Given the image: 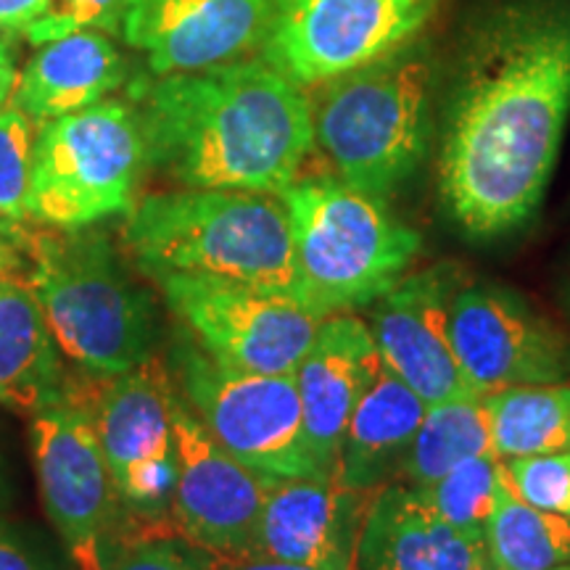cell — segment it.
I'll list each match as a JSON object with an SVG mask.
<instances>
[{
  "instance_id": "obj_1",
  "label": "cell",
  "mask_w": 570,
  "mask_h": 570,
  "mask_svg": "<svg viewBox=\"0 0 570 570\" xmlns=\"http://www.w3.org/2000/svg\"><path fill=\"white\" fill-rule=\"evenodd\" d=\"M570 114V0H508L468 30L446 98L439 196L468 238L537 214Z\"/></svg>"
},
{
  "instance_id": "obj_2",
  "label": "cell",
  "mask_w": 570,
  "mask_h": 570,
  "mask_svg": "<svg viewBox=\"0 0 570 570\" xmlns=\"http://www.w3.org/2000/svg\"><path fill=\"white\" fill-rule=\"evenodd\" d=\"M146 164L180 188L281 196L315 148L309 92L262 59L138 80Z\"/></svg>"
},
{
  "instance_id": "obj_3",
  "label": "cell",
  "mask_w": 570,
  "mask_h": 570,
  "mask_svg": "<svg viewBox=\"0 0 570 570\" xmlns=\"http://www.w3.org/2000/svg\"><path fill=\"white\" fill-rule=\"evenodd\" d=\"M125 244L142 275H202L298 298L294 233L275 194L180 188L127 214Z\"/></svg>"
},
{
  "instance_id": "obj_4",
  "label": "cell",
  "mask_w": 570,
  "mask_h": 570,
  "mask_svg": "<svg viewBox=\"0 0 570 570\" xmlns=\"http://www.w3.org/2000/svg\"><path fill=\"white\" fill-rule=\"evenodd\" d=\"M24 254L27 285L56 346L85 375H122L156 354L161 325L151 291L127 273L104 233H24Z\"/></svg>"
},
{
  "instance_id": "obj_5",
  "label": "cell",
  "mask_w": 570,
  "mask_h": 570,
  "mask_svg": "<svg viewBox=\"0 0 570 570\" xmlns=\"http://www.w3.org/2000/svg\"><path fill=\"white\" fill-rule=\"evenodd\" d=\"M312 90L315 148L341 180L389 202L417 175L433 135V61L423 40Z\"/></svg>"
},
{
  "instance_id": "obj_6",
  "label": "cell",
  "mask_w": 570,
  "mask_h": 570,
  "mask_svg": "<svg viewBox=\"0 0 570 570\" xmlns=\"http://www.w3.org/2000/svg\"><path fill=\"white\" fill-rule=\"evenodd\" d=\"M294 233L298 302L320 317L375 304L407 275L420 235L338 175H298L281 194Z\"/></svg>"
},
{
  "instance_id": "obj_7",
  "label": "cell",
  "mask_w": 570,
  "mask_h": 570,
  "mask_svg": "<svg viewBox=\"0 0 570 570\" xmlns=\"http://www.w3.org/2000/svg\"><path fill=\"white\" fill-rule=\"evenodd\" d=\"M146 167L132 104L101 101L40 127L35 138L27 217L53 230H82L130 214Z\"/></svg>"
},
{
  "instance_id": "obj_8",
  "label": "cell",
  "mask_w": 570,
  "mask_h": 570,
  "mask_svg": "<svg viewBox=\"0 0 570 570\" xmlns=\"http://www.w3.org/2000/svg\"><path fill=\"white\" fill-rule=\"evenodd\" d=\"M104 383L90 396L67 386V399L90 412L101 439L122 508V547L169 539L167 515L177 483V386L169 365L154 354L122 375L104 377Z\"/></svg>"
},
{
  "instance_id": "obj_9",
  "label": "cell",
  "mask_w": 570,
  "mask_h": 570,
  "mask_svg": "<svg viewBox=\"0 0 570 570\" xmlns=\"http://www.w3.org/2000/svg\"><path fill=\"white\" fill-rule=\"evenodd\" d=\"M175 386L206 431L235 460L267 479H333L306 439L296 375L246 373L219 365L188 333L169 346Z\"/></svg>"
},
{
  "instance_id": "obj_10",
  "label": "cell",
  "mask_w": 570,
  "mask_h": 570,
  "mask_svg": "<svg viewBox=\"0 0 570 570\" xmlns=\"http://www.w3.org/2000/svg\"><path fill=\"white\" fill-rule=\"evenodd\" d=\"M169 312L219 365L246 373H296L323 317L294 296L202 275H159Z\"/></svg>"
},
{
  "instance_id": "obj_11",
  "label": "cell",
  "mask_w": 570,
  "mask_h": 570,
  "mask_svg": "<svg viewBox=\"0 0 570 570\" xmlns=\"http://www.w3.org/2000/svg\"><path fill=\"white\" fill-rule=\"evenodd\" d=\"M439 0H275L259 59L317 88L417 38Z\"/></svg>"
},
{
  "instance_id": "obj_12",
  "label": "cell",
  "mask_w": 570,
  "mask_h": 570,
  "mask_svg": "<svg viewBox=\"0 0 570 570\" xmlns=\"http://www.w3.org/2000/svg\"><path fill=\"white\" fill-rule=\"evenodd\" d=\"M30 444L53 529L80 570H104L119 541L122 508L90 412L71 399L40 410Z\"/></svg>"
},
{
  "instance_id": "obj_13",
  "label": "cell",
  "mask_w": 570,
  "mask_h": 570,
  "mask_svg": "<svg viewBox=\"0 0 570 570\" xmlns=\"http://www.w3.org/2000/svg\"><path fill=\"white\" fill-rule=\"evenodd\" d=\"M177 483L167 537L212 554H244L277 479L254 473L233 458L194 415L177 391Z\"/></svg>"
},
{
  "instance_id": "obj_14",
  "label": "cell",
  "mask_w": 570,
  "mask_h": 570,
  "mask_svg": "<svg viewBox=\"0 0 570 570\" xmlns=\"http://www.w3.org/2000/svg\"><path fill=\"white\" fill-rule=\"evenodd\" d=\"M449 331L462 377L479 396L558 383L568 375V348L558 327L499 285H462L454 294Z\"/></svg>"
},
{
  "instance_id": "obj_15",
  "label": "cell",
  "mask_w": 570,
  "mask_h": 570,
  "mask_svg": "<svg viewBox=\"0 0 570 570\" xmlns=\"http://www.w3.org/2000/svg\"><path fill=\"white\" fill-rule=\"evenodd\" d=\"M465 283L460 265L439 262L404 275L389 294L370 304L367 327L383 367L425 404L473 391L462 377L449 331L454 294Z\"/></svg>"
},
{
  "instance_id": "obj_16",
  "label": "cell",
  "mask_w": 570,
  "mask_h": 570,
  "mask_svg": "<svg viewBox=\"0 0 570 570\" xmlns=\"http://www.w3.org/2000/svg\"><path fill=\"white\" fill-rule=\"evenodd\" d=\"M275 0H125L122 35L151 75L202 71L252 59Z\"/></svg>"
},
{
  "instance_id": "obj_17",
  "label": "cell",
  "mask_w": 570,
  "mask_h": 570,
  "mask_svg": "<svg viewBox=\"0 0 570 570\" xmlns=\"http://www.w3.org/2000/svg\"><path fill=\"white\" fill-rule=\"evenodd\" d=\"M373 333L354 312L325 317L296 367L304 428L320 470L336 475L341 444L354 410L383 373Z\"/></svg>"
},
{
  "instance_id": "obj_18",
  "label": "cell",
  "mask_w": 570,
  "mask_h": 570,
  "mask_svg": "<svg viewBox=\"0 0 570 570\" xmlns=\"http://www.w3.org/2000/svg\"><path fill=\"white\" fill-rule=\"evenodd\" d=\"M373 494L333 479H277L262 508L252 554L320 568H354Z\"/></svg>"
},
{
  "instance_id": "obj_19",
  "label": "cell",
  "mask_w": 570,
  "mask_h": 570,
  "mask_svg": "<svg viewBox=\"0 0 570 570\" xmlns=\"http://www.w3.org/2000/svg\"><path fill=\"white\" fill-rule=\"evenodd\" d=\"M487 558V539L449 525L423 491L394 481L370 499L352 570H473Z\"/></svg>"
},
{
  "instance_id": "obj_20",
  "label": "cell",
  "mask_w": 570,
  "mask_h": 570,
  "mask_svg": "<svg viewBox=\"0 0 570 570\" xmlns=\"http://www.w3.org/2000/svg\"><path fill=\"white\" fill-rule=\"evenodd\" d=\"M127 77V63L96 30H80L46 42L27 63L11 104L32 122H51L106 101Z\"/></svg>"
},
{
  "instance_id": "obj_21",
  "label": "cell",
  "mask_w": 570,
  "mask_h": 570,
  "mask_svg": "<svg viewBox=\"0 0 570 570\" xmlns=\"http://www.w3.org/2000/svg\"><path fill=\"white\" fill-rule=\"evenodd\" d=\"M425 410L428 404L407 383L383 370L346 428L336 465L341 487L375 494L377 489L402 481Z\"/></svg>"
},
{
  "instance_id": "obj_22",
  "label": "cell",
  "mask_w": 570,
  "mask_h": 570,
  "mask_svg": "<svg viewBox=\"0 0 570 570\" xmlns=\"http://www.w3.org/2000/svg\"><path fill=\"white\" fill-rule=\"evenodd\" d=\"M67 399L51 327L27 281L0 283V404L38 415Z\"/></svg>"
},
{
  "instance_id": "obj_23",
  "label": "cell",
  "mask_w": 570,
  "mask_h": 570,
  "mask_svg": "<svg viewBox=\"0 0 570 570\" xmlns=\"http://www.w3.org/2000/svg\"><path fill=\"white\" fill-rule=\"evenodd\" d=\"M502 460L570 452V383H531L483 396Z\"/></svg>"
},
{
  "instance_id": "obj_24",
  "label": "cell",
  "mask_w": 570,
  "mask_h": 570,
  "mask_svg": "<svg viewBox=\"0 0 570 570\" xmlns=\"http://www.w3.org/2000/svg\"><path fill=\"white\" fill-rule=\"evenodd\" d=\"M489 452H494V441L483 396L470 391L444 399L428 404L423 423L412 439L402 481L423 491L465 460Z\"/></svg>"
},
{
  "instance_id": "obj_25",
  "label": "cell",
  "mask_w": 570,
  "mask_h": 570,
  "mask_svg": "<svg viewBox=\"0 0 570 570\" xmlns=\"http://www.w3.org/2000/svg\"><path fill=\"white\" fill-rule=\"evenodd\" d=\"M487 550L502 570H554L570 562V518L531 508L504 489L487 525Z\"/></svg>"
},
{
  "instance_id": "obj_26",
  "label": "cell",
  "mask_w": 570,
  "mask_h": 570,
  "mask_svg": "<svg viewBox=\"0 0 570 570\" xmlns=\"http://www.w3.org/2000/svg\"><path fill=\"white\" fill-rule=\"evenodd\" d=\"M502 489L504 460L497 452H489L449 470L444 479L423 489V497L449 525L487 539V525L494 515Z\"/></svg>"
},
{
  "instance_id": "obj_27",
  "label": "cell",
  "mask_w": 570,
  "mask_h": 570,
  "mask_svg": "<svg viewBox=\"0 0 570 570\" xmlns=\"http://www.w3.org/2000/svg\"><path fill=\"white\" fill-rule=\"evenodd\" d=\"M32 119L17 106H0V219L21 225L32 175Z\"/></svg>"
},
{
  "instance_id": "obj_28",
  "label": "cell",
  "mask_w": 570,
  "mask_h": 570,
  "mask_svg": "<svg viewBox=\"0 0 570 570\" xmlns=\"http://www.w3.org/2000/svg\"><path fill=\"white\" fill-rule=\"evenodd\" d=\"M504 475L525 504L570 518V452L504 460Z\"/></svg>"
},
{
  "instance_id": "obj_29",
  "label": "cell",
  "mask_w": 570,
  "mask_h": 570,
  "mask_svg": "<svg viewBox=\"0 0 570 570\" xmlns=\"http://www.w3.org/2000/svg\"><path fill=\"white\" fill-rule=\"evenodd\" d=\"M125 13V0H48L46 11L24 30L32 46L59 40L80 30L117 32Z\"/></svg>"
},
{
  "instance_id": "obj_30",
  "label": "cell",
  "mask_w": 570,
  "mask_h": 570,
  "mask_svg": "<svg viewBox=\"0 0 570 570\" xmlns=\"http://www.w3.org/2000/svg\"><path fill=\"white\" fill-rule=\"evenodd\" d=\"M104 570H209L204 554L177 539L135 541L106 562Z\"/></svg>"
},
{
  "instance_id": "obj_31",
  "label": "cell",
  "mask_w": 570,
  "mask_h": 570,
  "mask_svg": "<svg viewBox=\"0 0 570 570\" xmlns=\"http://www.w3.org/2000/svg\"><path fill=\"white\" fill-rule=\"evenodd\" d=\"M202 554L209 570H338V568H320V566H298V562L262 558V554H252V552H244V554L202 552Z\"/></svg>"
},
{
  "instance_id": "obj_32",
  "label": "cell",
  "mask_w": 570,
  "mask_h": 570,
  "mask_svg": "<svg viewBox=\"0 0 570 570\" xmlns=\"http://www.w3.org/2000/svg\"><path fill=\"white\" fill-rule=\"evenodd\" d=\"M24 259V230H21V225L0 219V283L21 281Z\"/></svg>"
},
{
  "instance_id": "obj_33",
  "label": "cell",
  "mask_w": 570,
  "mask_h": 570,
  "mask_svg": "<svg viewBox=\"0 0 570 570\" xmlns=\"http://www.w3.org/2000/svg\"><path fill=\"white\" fill-rule=\"evenodd\" d=\"M46 6L48 0H0V30L24 35Z\"/></svg>"
},
{
  "instance_id": "obj_34",
  "label": "cell",
  "mask_w": 570,
  "mask_h": 570,
  "mask_svg": "<svg viewBox=\"0 0 570 570\" xmlns=\"http://www.w3.org/2000/svg\"><path fill=\"white\" fill-rule=\"evenodd\" d=\"M0 570H48L24 541L0 529Z\"/></svg>"
},
{
  "instance_id": "obj_35",
  "label": "cell",
  "mask_w": 570,
  "mask_h": 570,
  "mask_svg": "<svg viewBox=\"0 0 570 570\" xmlns=\"http://www.w3.org/2000/svg\"><path fill=\"white\" fill-rule=\"evenodd\" d=\"M13 88H17V69H13L9 48L0 42V106H6Z\"/></svg>"
},
{
  "instance_id": "obj_36",
  "label": "cell",
  "mask_w": 570,
  "mask_h": 570,
  "mask_svg": "<svg viewBox=\"0 0 570 570\" xmlns=\"http://www.w3.org/2000/svg\"><path fill=\"white\" fill-rule=\"evenodd\" d=\"M473 570H502V568L494 566V562H491V558H487V560H481L479 566H475Z\"/></svg>"
},
{
  "instance_id": "obj_37",
  "label": "cell",
  "mask_w": 570,
  "mask_h": 570,
  "mask_svg": "<svg viewBox=\"0 0 570 570\" xmlns=\"http://www.w3.org/2000/svg\"><path fill=\"white\" fill-rule=\"evenodd\" d=\"M0 502H3V473H0Z\"/></svg>"
},
{
  "instance_id": "obj_38",
  "label": "cell",
  "mask_w": 570,
  "mask_h": 570,
  "mask_svg": "<svg viewBox=\"0 0 570 570\" xmlns=\"http://www.w3.org/2000/svg\"><path fill=\"white\" fill-rule=\"evenodd\" d=\"M554 570H570V562H566V566H560V568H554Z\"/></svg>"
}]
</instances>
